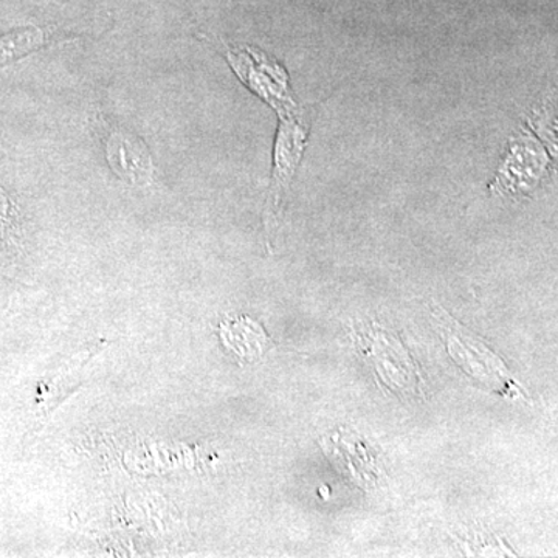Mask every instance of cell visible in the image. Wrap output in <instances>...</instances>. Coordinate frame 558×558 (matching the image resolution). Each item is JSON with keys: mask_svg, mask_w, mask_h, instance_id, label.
<instances>
[{"mask_svg": "<svg viewBox=\"0 0 558 558\" xmlns=\"http://www.w3.org/2000/svg\"><path fill=\"white\" fill-rule=\"evenodd\" d=\"M11 222H13V205H11L5 191L0 189V238L5 236Z\"/></svg>", "mask_w": 558, "mask_h": 558, "instance_id": "obj_6", "label": "cell"}, {"mask_svg": "<svg viewBox=\"0 0 558 558\" xmlns=\"http://www.w3.org/2000/svg\"><path fill=\"white\" fill-rule=\"evenodd\" d=\"M46 44V35L38 27L24 28L0 38V65L9 64L40 49Z\"/></svg>", "mask_w": 558, "mask_h": 558, "instance_id": "obj_5", "label": "cell"}, {"mask_svg": "<svg viewBox=\"0 0 558 558\" xmlns=\"http://www.w3.org/2000/svg\"><path fill=\"white\" fill-rule=\"evenodd\" d=\"M307 135H310V128L301 124L295 116L281 119L277 143H275L274 172H271L269 197H267V222L277 219L281 213L284 194L288 193L290 183L299 170L300 161L303 159Z\"/></svg>", "mask_w": 558, "mask_h": 558, "instance_id": "obj_2", "label": "cell"}, {"mask_svg": "<svg viewBox=\"0 0 558 558\" xmlns=\"http://www.w3.org/2000/svg\"><path fill=\"white\" fill-rule=\"evenodd\" d=\"M546 160L542 148L532 142L531 137L520 138L512 143L505 165L499 168L497 182L492 190L498 193H527L538 185L542 175L545 174Z\"/></svg>", "mask_w": 558, "mask_h": 558, "instance_id": "obj_3", "label": "cell"}, {"mask_svg": "<svg viewBox=\"0 0 558 558\" xmlns=\"http://www.w3.org/2000/svg\"><path fill=\"white\" fill-rule=\"evenodd\" d=\"M106 150L110 167L119 178L134 183L148 182L153 165L148 149L138 138L123 132H113Z\"/></svg>", "mask_w": 558, "mask_h": 558, "instance_id": "obj_4", "label": "cell"}, {"mask_svg": "<svg viewBox=\"0 0 558 558\" xmlns=\"http://www.w3.org/2000/svg\"><path fill=\"white\" fill-rule=\"evenodd\" d=\"M229 61L245 84L277 110L279 119L295 116L296 105L289 89V76L277 61L256 50H229Z\"/></svg>", "mask_w": 558, "mask_h": 558, "instance_id": "obj_1", "label": "cell"}]
</instances>
